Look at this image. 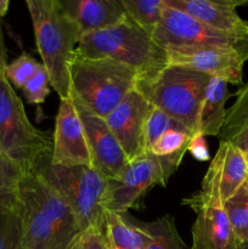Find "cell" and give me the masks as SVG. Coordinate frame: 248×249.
<instances>
[{"label":"cell","mask_w":248,"mask_h":249,"mask_svg":"<svg viewBox=\"0 0 248 249\" xmlns=\"http://www.w3.org/2000/svg\"><path fill=\"white\" fill-rule=\"evenodd\" d=\"M19 249H67L80 231L74 213L60 192L39 173L19 182Z\"/></svg>","instance_id":"obj_1"},{"label":"cell","mask_w":248,"mask_h":249,"mask_svg":"<svg viewBox=\"0 0 248 249\" xmlns=\"http://www.w3.org/2000/svg\"><path fill=\"white\" fill-rule=\"evenodd\" d=\"M67 249H109V247L104 230L91 226L79 231Z\"/></svg>","instance_id":"obj_30"},{"label":"cell","mask_w":248,"mask_h":249,"mask_svg":"<svg viewBox=\"0 0 248 249\" xmlns=\"http://www.w3.org/2000/svg\"><path fill=\"white\" fill-rule=\"evenodd\" d=\"M191 136V131L187 130L184 125L169 129L153 143L150 153L157 157L184 156L187 151V145Z\"/></svg>","instance_id":"obj_25"},{"label":"cell","mask_w":248,"mask_h":249,"mask_svg":"<svg viewBox=\"0 0 248 249\" xmlns=\"http://www.w3.org/2000/svg\"><path fill=\"white\" fill-rule=\"evenodd\" d=\"M164 2L215 31L248 36V21L237 12L238 6L248 4L245 0H164Z\"/></svg>","instance_id":"obj_15"},{"label":"cell","mask_w":248,"mask_h":249,"mask_svg":"<svg viewBox=\"0 0 248 249\" xmlns=\"http://www.w3.org/2000/svg\"><path fill=\"white\" fill-rule=\"evenodd\" d=\"M153 39L163 49L175 48H233L248 55V36H238L215 31L190 15L167 6Z\"/></svg>","instance_id":"obj_9"},{"label":"cell","mask_w":248,"mask_h":249,"mask_svg":"<svg viewBox=\"0 0 248 249\" xmlns=\"http://www.w3.org/2000/svg\"><path fill=\"white\" fill-rule=\"evenodd\" d=\"M204 178L218 184L224 202L248 180V163L235 145L220 141Z\"/></svg>","instance_id":"obj_17"},{"label":"cell","mask_w":248,"mask_h":249,"mask_svg":"<svg viewBox=\"0 0 248 249\" xmlns=\"http://www.w3.org/2000/svg\"><path fill=\"white\" fill-rule=\"evenodd\" d=\"M184 156L157 157L143 152L126 164L116 179L107 180L105 211L125 214L138 204L143 195L156 185L165 186L181 163Z\"/></svg>","instance_id":"obj_8"},{"label":"cell","mask_w":248,"mask_h":249,"mask_svg":"<svg viewBox=\"0 0 248 249\" xmlns=\"http://www.w3.org/2000/svg\"><path fill=\"white\" fill-rule=\"evenodd\" d=\"M139 80L135 71L109 58L74 55L70 63V94L102 118L136 89Z\"/></svg>","instance_id":"obj_4"},{"label":"cell","mask_w":248,"mask_h":249,"mask_svg":"<svg viewBox=\"0 0 248 249\" xmlns=\"http://www.w3.org/2000/svg\"><path fill=\"white\" fill-rule=\"evenodd\" d=\"M223 206L240 245L248 236V180L232 196L223 202Z\"/></svg>","instance_id":"obj_23"},{"label":"cell","mask_w":248,"mask_h":249,"mask_svg":"<svg viewBox=\"0 0 248 249\" xmlns=\"http://www.w3.org/2000/svg\"><path fill=\"white\" fill-rule=\"evenodd\" d=\"M167 55L170 66L189 68L233 85L242 84L243 66L248 60L243 51L218 46L167 49Z\"/></svg>","instance_id":"obj_11"},{"label":"cell","mask_w":248,"mask_h":249,"mask_svg":"<svg viewBox=\"0 0 248 249\" xmlns=\"http://www.w3.org/2000/svg\"><path fill=\"white\" fill-rule=\"evenodd\" d=\"M0 150L23 174L35 172L53 152L50 136L29 122L5 73L0 74Z\"/></svg>","instance_id":"obj_5"},{"label":"cell","mask_w":248,"mask_h":249,"mask_svg":"<svg viewBox=\"0 0 248 249\" xmlns=\"http://www.w3.org/2000/svg\"><path fill=\"white\" fill-rule=\"evenodd\" d=\"M7 65H9V63H7V50L6 45H5L1 21H0V74H1V73H5Z\"/></svg>","instance_id":"obj_33"},{"label":"cell","mask_w":248,"mask_h":249,"mask_svg":"<svg viewBox=\"0 0 248 249\" xmlns=\"http://www.w3.org/2000/svg\"><path fill=\"white\" fill-rule=\"evenodd\" d=\"M237 249H248V236H247V238H246V240L243 241L242 243H240V245H238Z\"/></svg>","instance_id":"obj_35"},{"label":"cell","mask_w":248,"mask_h":249,"mask_svg":"<svg viewBox=\"0 0 248 249\" xmlns=\"http://www.w3.org/2000/svg\"><path fill=\"white\" fill-rule=\"evenodd\" d=\"M10 2L7 0H0V21L2 19V17L6 15L7 10H9Z\"/></svg>","instance_id":"obj_34"},{"label":"cell","mask_w":248,"mask_h":249,"mask_svg":"<svg viewBox=\"0 0 248 249\" xmlns=\"http://www.w3.org/2000/svg\"><path fill=\"white\" fill-rule=\"evenodd\" d=\"M126 17L153 36L162 17L164 0H122Z\"/></svg>","instance_id":"obj_21"},{"label":"cell","mask_w":248,"mask_h":249,"mask_svg":"<svg viewBox=\"0 0 248 249\" xmlns=\"http://www.w3.org/2000/svg\"><path fill=\"white\" fill-rule=\"evenodd\" d=\"M41 66L43 63H39L38 61L34 60L29 53H23L7 65L5 75L10 84L17 89H23L24 85L40 70Z\"/></svg>","instance_id":"obj_26"},{"label":"cell","mask_w":248,"mask_h":249,"mask_svg":"<svg viewBox=\"0 0 248 249\" xmlns=\"http://www.w3.org/2000/svg\"><path fill=\"white\" fill-rule=\"evenodd\" d=\"M211 78L189 68L169 65L153 79L139 82L136 89L153 107L195 134L198 129L199 109Z\"/></svg>","instance_id":"obj_6"},{"label":"cell","mask_w":248,"mask_h":249,"mask_svg":"<svg viewBox=\"0 0 248 249\" xmlns=\"http://www.w3.org/2000/svg\"><path fill=\"white\" fill-rule=\"evenodd\" d=\"M230 97L229 83L220 78H211L202 101L197 131L203 136L220 135L226 117V101Z\"/></svg>","instance_id":"obj_18"},{"label":"cell","mask_w":248,"mask_h":249,"mask_svg":"<svg viewBox=\"0 0 248 249\" xmlns=\"http://www.w3.org/2000/svg\"><path fill=\"white\" fill-rule=\"evenodd\" d=\"M182 125L175 119L170 118L168 114L162 112L160 109L152 106L150 114H148L147 122L145 126V136H143V152H150L153 143L160 138L169 129L177 128Z\"/></svg>","instance_id":"obj_27"},{"label":"cell","mask_w":248,"mask_h":249,"mask_svg":"<svg viewBox=\"0 0 248 249\" xmlns=\"http://www.w3.org/2000/svg\"><path fill=\"white\" fill-rule=\"evenodd\" d=\"M34 36L51 88L60 100L70 97V63L80 40L74 22L58 0H27Z\"/></svg>","instance_id":"obj_3"},{"label":"cell","mask_w":248,"mask_h":249,"mask_svg":"<svg viewBox=\"0 0 248 249\" xmlns=\"http://www.w3.org/2000/svg\"><path fill=\"white\" fill-rule=\"evenodd\" d=\"M204 138L206 136H203L201 133L197 131V133L192 134L191 139L189 141V145H187V151L191 153L192 157L196 158L197 160H201V162L208 160L211 158L208 145H207Z\"/></svg>","instance_id":"obj_31"},{"label":"cell","mask_w":248,"mask_h":249,"mask_svg":"<svg viewBox=\"0 0 248 249\" xmlns=\"http://www.w3.org/2000/svg\"><path fill=\"white\" fill-rule=\"evenodd\" d=\"M50 78L45 67L41 66L40 70L28 80L23 90L24 97L29 104L40 105L45 101L46 96L50 94Z\"/></svg>","instance_id":"obj_29"},{"label":"cell","mask_w":248,"mask_h":249,"mask_svg":"<svg viewBox=\"0 0 248 249\" xmlns=\"http://www.w3.org/2000/svg\"><path fill=\"white\" fill-rule=\"evenodd\" d=\"M21 223L18 212L0 211V249H19Z\"/></svg>","instance_id":"obj_28"},{"label":"cell","mask_w":248,"mask_h":249,"mask_svg":"<svg viewBox=\"0 0 248 249\" xmlns=\"http://www.w3.org/2000/svg\"><path fill=\"white\" fill-rule=\"evenodd\" d=\"M150 233L146 249H191L180 237L173 216L164 215L152 223H141Z\"/></svg>","instance_id":"obj_22"},{"label":"cell","mask_w":248,"mask_h":249,"mask_svg":"<svg viewBox=\"0 0 248 249\" xmlns=\"http://www.w3.org/2000/svg\"><path fill=\"white\" fill-rule=\"evenodd\" d=\"M50 160L53 164L65 167H92L84 129L71 96L60 100Z\"/></svg>","instance_id":"obj_14"},{"label":"cell","mask_w":248,"mask_h":249,"mask_svg":"<svg viewBox=\"0 0 248 249\" xmlns=\"http://www.w3.org/2000/svg\"><path fill=\"white\" fill-rule=\"evenodd\" d=\"M151 109L150 101L135 89L105 118L129 162L143 153L145 126Z\"/></svg>","instance_id":"obj_13"},{"label":"cell","mask_w":248,"mask_h":249,"mask_svg":"<svg viewBox=\"0 0 248 249\" xmlns=\"http://www.w3.org/2000/svg\"><path fill=\"white\" fill-rule=\"evenodd\" d=\"M74 55L123 63L138 73L139 82L153 79L169 66L167 50L128 17L116 26L83 36Z\"/></svg>","instance_id":"obj_2"},{"label":"cell","mask_w":248,"mask_h":249,"mask_svg":"<svg viewBox=\"0 0 248 249\" xmlns=\"http://www.w3.org/2000/svg\"><path fill=\"white\" fill-rule=\"evenodd\" d=\"M229 142L235 145L236 147L241 151V153H242L243 157H245L246 162L248 163V129H245V130H242L241 133H238L237 135H236L232 140L229 141Z\"/></svg>","instance_id":"obj_32"},{"label":"cell","mask_w":248,"mask_h":249,"mask_svg":"<svg viewBox=\"0 0 248 249\" xmlns=\"http://www.w3.org/2000/svg\"><path fill=\"white\" fill-rule=\"evenodd\" d=\"M50 158L51 156L46 158L35 172L45 178L66 199L74 213L80 231L91 226L104 230L106 178L92 167L56 165L51 163Z\"/></svg>","instance_id":"obj_7"},{"label":"cell","mask_w":248,"mask_h":249,"mask_svg":"<svg viewBox=\"0 0 248 249\" xmlns=\"http://www.w3.org/2000/svg\"><path fill=\"white\" fill-rule=\"evenodd\" d=\"M236 100L226 111L225 122L219 135L220 141H231L238 133L248 129V83L236 91Z\"/></svg>","instance_id":"obj_24"},{"label":"cell","mask_w":248,"mask_h":249,"mask_svg":"<svg viewBox=\"0 0 248 249\" xmlns=\"http://www.w3.org/2000/svg\"><path fill=\"white\" fill-rule=\"evenodd\" d=\"M104 232L109 249H146L150 242V233L140 221L114 212L106 211Z\"/></svg>","instance_id":"obj_19"},{"label":"cell","mask_w":248,"mask_h":249,"mask_svg":"<svg viewBox=\"0 0 248 249\" xmlns=\"http://www.w3.org/2000/svg\"><path fill=\"white\" fill-rule=\"evenodd\" d=\"M23 173L0 150V211L18 212V191Z\"/></svg>","instance_id":"obj_20"},{"label":"cell","mask_w":248,"mask_h":249,"mask_svg":"<svg viewBox=\"0 0 248 249\" xmlns=\"http://www.w3.org/2000/svg\"><path fill=\"white\" fill-rule=\"evenodd\" d=\"M70 96L84 129L88 147L91 155L92 168L101 173L107 180L116 179L129 163L125 153L105 118L90 111L75 96L71 94Z\"/></svg>","instance_id":"obj_12"},{"label":"cell","mask_w":248,"mask_h":249,"mask_svg":"<svg viewBox=\"0 0 248 249\" xmlns=\"http://www.w3.org/2000/svg\"><path fill=\"white\" fill-rule=\"evenodd\" d=\"M74 22L80 38L109 28L126 17L122 0H58Z\"/></svg>","instance_id":"obj_16"},{"label":"cell","mask_w":248,"mask_h":249,"mask_svg":"<svg viewBox=\"0 0 248 249\" xmlns=\"http://www.w3.org/2000/svg\"><path fill=\"white\" fill-rule=\"evenodd\" d=\"M196 213L191 249H237L238 242L229 223L220 194L199 191L182 199Z\"/></svg>","instance_id":"obj_10"}]
</instances>
